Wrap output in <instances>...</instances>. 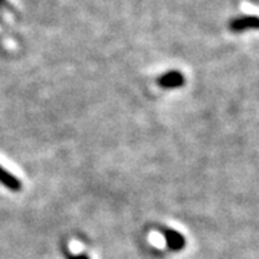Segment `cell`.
<instances>
[{"mask_svg": "<svg viewBox=\"0 0 259 259\" xmlns=\"http://www.w3.org/2000/svg\"><path fill=\"white\" fill-rule=\"evenodd\" d=\"M229 28H231L232 32H243L248 29H259V18L253 16V15H248V16L233 19Z\"/></svg>", "mask_w": 259, "mask_h": 259, "instance_id": "cell-1", "label": "cell"}, {"mask_svg": "<svg viewBox=\"0 0 259 259\" xmlns=\"http://www.w3.org/2000/svg\"><path fill=\"white\" fill-rule=\"evenodd\" d=\"M158 85L161 88H166V90L179 88V87L185 85V76L179 71H170V72H166L158 78Z\"/></svg>", "mask_w": 259, "mask_h": 259, "instance_id": "cell-2", "label": "cell"}, {"mask_svg": "<svg viewBox=\"0 0 259 259\" xmlns=\"http://www.w3.org/2000/svg\"><path fill=\"white\" fill-rule=\"evenodd\" d=\"M161 233H163V236L166 239L167 246L171 250H182L185 248L186 239L182 233L173 231V229H163Z\"/></svg>", "mask_w": 259, "mask_h": 259, "instance_id": "cell-3", "label": "cell"}, {"mask_svg": "<svg viewBox=\"0 0 259 259\" xmlns=\"http://www.w3.org/2000/svg\"><path fill=\"white\" fill-rule=\"evenodd\" d=\"M0 183H2V186H5L6 189L12 190V192H19L22 189V182L19 180L18 177L10 175L9 171L5 170L2 166H0Z\"/></svg>", "mask_w": 259, "mask_h": 259, "instance_id": "cell-4", "label": "cell"}, {"mask_svg": "<svg viewBox=\"0 0 259 259\" xmlns=\"http://www.w3.org/2000/svg\"><path fill=\"white\" fill-rule=\"evenodd\" d=\"M66 259H90L87 255H75L71 252H66Z\"/></svg>", "mask_w": 259, "mask_h": 259, "instance_id": "cell-5", "label": "cell"}, {"mask_svg": "<svg viewBox=\"0 0 259 259\" xmlns=\"http://www.w3.org/2000/svg\"><path fill=\"white\" fill-rule=\"evenodd\" d=\"M5 3V0H0V5H3Z\"/></svg>", "mask_w": 259, "mask_h": 259, "instance_id": "cell-6", "label": "cell"}]
</instances>
